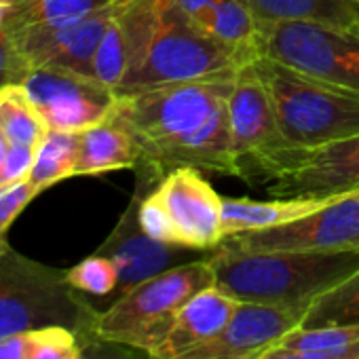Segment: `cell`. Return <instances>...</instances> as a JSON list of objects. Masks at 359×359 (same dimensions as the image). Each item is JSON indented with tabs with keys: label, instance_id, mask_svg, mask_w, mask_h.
I'll return each instance as SVG.
<instances>
[{
	"label": "cell",
	"instance_id": "cell-1",
	"mask_svg": "<svg viewBox=\"0 0 359 359\" xmlns=\"http://www.w3.org/2000/svg\"><path fill=\"white\" fill-rule=\"evenodd\" d=\"M237 76L158 85L118 93L116 116L140 146V165L158 180L191 167L239 177L233 154L229 97Z\"/></svg>",
	"mask_w": 359,
	"mask_h": 359
},
{
	"label": "cell",
	"instance_id": "cell-2",
	"mask_svg": "<svg viewBox=\"0 0 359 359\" xmlns=\"http://www.w3.org/2000/svg\"><path fill=\"white\" fill-rule=\"evenodd\" d=\"M216 285L239 302L306 309L319 294L359 271V250L212 252Z\"/></svg>",
	"mask_w": 359,
	"mask_h": 359
},
{
	"label": "cell",
	"instance_id": "cell-3",
	"mask_svg": "<svg viewBox=\"0 0 359 359\" xmlns=\"http://www.w3.org/2000/svg\"><path fill=\"white\" fill-rule=\"evenodd\" d=\"M292 150H311L359 135V95L306 76L271 57L254 62Z\"/></svg>",
	"mask_w": 359,
	"mask_h": 359
},
{
	"label": "cell",
	"instance_id": "cell-4",
	"mask_svg": "<svg viewBox=\"0 0 359 359\" xmlns=\"http://www.w3.org/2000/svg\"><path fill=\"white\" fill-rule=\"evenodd\" d=\"M100 311L66 279V269L32 260L9 248L0 254V338L66 325L79 334L95 327Z\"/></svg>",
	"mask_w": 359,
	"mask_h": 359
},
{
	"label": "cell",
	"instance_id": "cell-5",
	"mask_svg": "<svg viewBox=\"0 0 359 359\" xmlns=\"http://www.w3.org/2000/svg\"><path fill=\"white\" fill-rule=\"evenodd\" d=\"M216 283L212 252L191 262L171 266L100 311L93 332L100 338L150 351L171 325L175 313L197 292Z\"/></svg>",
	"mask_w": 359,
	"mask_h": 359
},
{
	"label": "cell",
	"instance_id": "cell-6",
	"mask_svg": "<svg viewBox=\"0 0 359 359\" xmlns=\"http://www.w3.org/2000/svg\"><path fill=\"white\" fill-rule=\"evenodd\" d=\"M254 62L256 60L252 55L195 30L184 20H180L165 3L158 30L146 55L123 81L118 93H131L158 85L237 76Z\"/></svg>",
	"mask_w": 359,
	"mask_h": 359
},
{
	"label": "cell",
	"instance_id": "cell-7",
	"mask_svg": "<svg viewBox=\"0 0 359 359\" xmlns=\"http://www.w3.org/2000/svg\"><path fill=\"white\" fill-rule=\"evenodd\" d=\"M229 123L241 180L269 184L287 169L294 150L281 133L273 100L254 64L235 79L229 97Z\"/></svg>",
	"mask_w": 359,
	"mask_h": 359
},
{
	"label": "cell",
	"instance_id": "cell-8",
	"mask_svg": "<svg viewBox=\"0 0 359 359\" xmlns=\"http://www.w3.org/2000/svg\"><path fill=\"white\" fill-rule=\"evenodd\" d=\"M262 57L359 95V26H264Z\"/></svg>",
	"mask_w": 359,
	"mask_h": 359
},
{
	"label": "cell",
	"instance_id": "cell-9",
	"mask_svg": "<svg viewBox=\"0 0 359 359\" xmlns=\"http://www.w3.org/2000/svg\"><path fill=\"white\" fill-rule=\"evenodd\" d=\"M161 180L152 175L150 171L135 167V191L125 208V212L118 216V222L110 231V235L104 239V243L95 250L102 256H108L116 269H118V287L114 292V298L123 296L137 283L171 269L177 264L191 262L195 258H201L210 252H197L182 245L161 243L152 237H148L140 226V203L146 193H150Z\"/></svg>",
	"mask_w": 359,
	"mask_h": 359
},
{
	"label": "cell",
	"instance_id": "cell-10",
	"mask_svg": "<svg viewBox=\"0 0 359 359\" xmlns=\"http://www.w3.org/2000/svg\"><path fill=\"white\" fill-rule=\"evenodd\" d=\"M218 248L233 252L359 250V191L334 197L321 210L283 226L229 237Z\"/></svg>",
	"mask_w": 359,
	"mask_h": 359
},
{
	"label": "cell",
	"instance_id": "cell-11",
	"mask_svg": "<svg viewBox=\"0 0 359 359\" xmlns=\"http://www.w3.org/2000/svg\"><path fill=\"white\" fill-rule=\"evenodd\" d=\"M20 85L47 127L57 131L79 133L108 118L118 104V91L112 87L64 68H34Z\"/></svg>",
	"mask_w": 359,
	"mask_h": 359
},
{
	"label": "cell",
	"instance_id": "cell-12",
	"mask_svg": "<svg viewBox=\"0 0 359 359\" xmlns=\"http://www.w3.org/2000/svg\"><path fill=\"white\" fill-rule=\"evenodd\" d=\"M123 0L81 18L53 20L28 26L13 34L30 68H64L95 76L97 49Z\"/></svg>",
	"mask_w": 359,
	"mask_h": 359
},
{
	"label": "cell",
	"instance_id": "cell-13",
	"mask_svg": "<svg viewBox=\"0 0 359 359\" xmlns=\"http://www.w3.org/2000/svg\"><path fill=\"white\" fill-rule=\"evenodd\" d=\"M154 195L169 216L175 245L214 252L224 241L222 197L203 171L175 169L154 187Z\"/></svg>",
	"mask_w": 359,
	"mask_h": 359
},
{
	"label": "cell",
	"instance_id": "cell-14",
	"mask_svg": "<svg viewBox=\"0 0 359 359\" xmlns=\"http://www.w3.org/2000/svg\"><path fill=\"white\" fill-rule=\"evenodd\" d=\"M266 191L271 197H340L359 191V135L296 150Z\"/></svg>",
	"mask_w": 359,
	"mask_h": 359
},
{
	"label": "cell",
	"instance_id": "cell-15",
	"mask_svg": "<svg viewBox=\"0 0 359 359\" xmlns=\"http://www.w3.org/2000/svg\"><path fill=\"white\" fill-rule=\"evenodd\" d=\"M302 309L241 302L229 325L182 359H256L300 327Z\"/></svg>",
	"mask_w": 359,
	"mask_h": 359
},
{
	"label": "cell",
	"instance_id": "cell-16",
	"mask_svg": "<svg viewBox=\"0 0 359 359\" xmlns=\"http://www.w3.org/2000/svg\"><path fill=\"white\" fill-rule=\"evenodd\" d=\"M165 0H123L95 55L93 74L118 91L146 55L161 22Z\"/></svg>",
	"mask_w": 359,
	"mask_h": 359
},
{
	"label": "cell",
	"instance_id": "cell-17",
	"mask_svg": "<svg viewBox=\"0 0 359 359\" xmlns=\"http://www.w3.org/2000/svg\"><path fill=\"white\" fill-rule=\"evenodd\" d=\"M241 302L216 283L189 298L171 319L163 338L148 351L152 359H182L216 338L233 319Z\"/></svg>",
	"mask_w": 359,
	"mask_h": 359
},
{
	"label": "cell",
	"instance_id": "cell-18",
	"mask_svg": "<svg viewBox=\"0 0 359 359\" xmlns=\"http://www.w3.org/2000/svg\"><path fill=\"white\" fill-rule=\"evenodd\" d=\"M195 30L226 43L254 60L262 57V26L245 0H165Z\"/></svg>",
	"mask_w": 359,
	"mask_h": 359
},
{
	"label": "cell",
	"instance_id": "cell-19",
	"mask_svg": "<svg viewBox=\"0 0 359 359\" xmlns=\"http://www.w3.org/2000/svg\"><path fill=\"white\" fill-rule=\"evenodd\" d=\"M140 146L129 127L112 112L108 118L79 133V161L74 175H102L140 165Z\"/></svg>",
	"mask_w": 359,
	"mask_h": 359
},
{
	"label": "cell",
	"instance_id": "cell-20",
	"mask_svg": "<svg viewBox=\"0 0 359 359\" xmlns=\"http://www.w3.org/2000/svg\"><path fill=\"white\" fill-rule=\"evenodd\" d=\"M334 197H273L269 201H258L248 197H222L224 239L283 226L321 210Z\"/></svg>",
	"mask_w": 359,
	"mask_h": 359
},
{
	"label": "cell",
	"instance_id": "cell-21",
	"mask_svg": "<svg viewBox=\"0 0 359 359\" xmlns=\"http://www.w3.org/2000/svg\"><path fill=\"white\" fill-rule=\"evenodd\" d=\"M258 24H321L336 28L359 26L357 0H245Z\"/></svg>",
	"mask_w": 359,
	"mask_h": 359
},
{
	"label": "cell",
	"instance_id": "cell-22",
	"mask_svg": "<svg viewBox=\"0 0 359 359\" xmlns=\"http://www.w3.org/2000/svg\"><path fill=\"white\" fill-rule=\"evenodd\" d=\"M79 133L57 129H49L45 133L36 148L34 165L28 173L30 184L39 195L62 180L74 175L79 161Z\"/></svg>",
	"mask_w": 359,
	"mask_h": 359
},
{
	"label": "cell",
	"instance_id": "cell-23",
	"mask_svg": "<svg viewBox=\"0 0 359 359\" xmlns=\"http://www.w3.org/2000/svg\"><path fill=\"white\" fill-rule=\"evenodd\" d=\"M0 129L7 135L9 146H24L34 150L49 131L47 123L22 85L0 87Z\"/></svg>",
	"mask_w": 359,
	"mask_h": 359
},
{
	"label": "cell",
	"instance_id": "cell-24",
	"mask_svg": "<svg viewBox=\"0 0 359 359\" xmlns=\"http://www.w3.org/2000/svg\"><path fill=\"white\" fill-rule=\"evenodd\" d=\"M112 3L116 0H7V13L0 26L13 36L28 26L89 15Z\"/></svg>",
	"mask_w": 359,
	"mask_h": 359
},
{
	"label": "cell",
	"instance_id": "cell-25",
	"mask_svg": "<svg viewBox=\"0 0 359 359\" xmlns=\"http://www.w3.org/2000/svg\"><path fill=\"white\" fill-rule=\"evenodd\" d=\"M359 325V271L319 294L302 315L300 327Z\"/></svg>",
	"mask_w": 359,
	"mask_h": 359
},
{
	"label": "cell",
	"instance_id": "cell-26",
	"mask_svg": "<svg viewBox=\"0 0 359 359\" xmlns=\"http://www.w3.org/2000/svg\"><path fill=\"white\" fill-rule=\"evenodd\" d=\"M277 344L304 353L351 355V353H359V325L296 327L290 334H285Z\"/></svg>",
	"mask_w": 359,
	"mask_h": 359
},
{
	"label": "cell",
	"instance_id": "cell-27",
	"mask_svg": "<svg viewBox=\"0 0 359 359\" xmlns=\"http://www.w3.org/2000/svg\"><path fill=\"white\" fill-rule=\"evenodd\" d=\"M83 336L66 325H45L26 332V359H81Z\"/></svg>",
	"mask_w": 359,
	"mask_h": 359
},
{
	"label": "cell",
	"instance_id": "cell-28",
	"mask_svg": "<svg viewBox=\"0 0 359 359\" xmlns=\"http://www.w3.org/2000/svg\"><path fill=\"white\" fill-rule=\"evenodd\" d=\"M66 279L81 294L110 296L118 287V269L108 256L93 252L72 269H66Z\"/></svg>",
	"mask_w": 359,
	"mask_h": 359
},
{
	"label": "cell",
	"instance_id": "cell-29",
	"mask_svg": "<svg viewBox=\"0 0 359 359\" xmlns=\"http://www.w3.org/2000/svg\"><path fill=\"white\" fill-rule=\"evenodd\" d=\"M36 195L39 193L34 191L28 177L20 180V182L0 187V254L11 248L7 241V235H9L13 222L18 220V216L28 208V203Z\"/></svg>",
	"mask_w": 359,
	"mask_h": 359
},
{
	"label": "cell",
	"instance_id": "cell-30",
	"mask_svg": "<svg viewBox=\"0 0 359 359\" xmlns=\"http://www.w3.org/2000/svg\"><path fill=\"white\" fill-rule=\"evenodd\" d=\"M32 72L15 39L0 26V87L20 85Z\"/></svg>",
	"mask_w": 359,
	"mask_h": 359
},
{
	"label": "cell",
	"instance_id": "cell-31",
	"mask_svg": "<svg viewBox=\"0 0 359 359\" xmlns=\"http://www.w3.org/2000/svg\"><path fill=\"white\" fill-rule=\"evenodd\" d=\"M83 357L81 359H152L146 351L100 338L93 330L83 332Z\"/></svg>",
	"mask_w": 359,
	"mask_h": 359
},
{
	"label": "cell",
	"instance_id": "cell-32",
	"mask_svg": "<svg viewBox=\"0 0 359 359\" xmlns=\"http://www.w3.org/2000/svg\"><path fill=\"white\" fill-rule=\"evenodd\" d=\"M36 150L24 148V146H9L7 161H5V173H3V184L20 182V180L28 177L32 165H34Z\"/></svg>",
	"mask_w": 359,
	"mask_h": 359
},
{
	"label": "cell",
	"instance_id": "cell-33",
	"mask_svg": "<svg viewBox=\"0 0 359 359\" xmlns=\"http://www.w3.org/2000/svg\"><path fill=\"white\" fill-rule=\"evenodd\" d=\"M256 359H359V353H351V355H321V353H304V351H294V348H285V346L275 344L273 348L264 351Z\"/></svg>",
	"mask_w": 359,
	"mask_h": 359
},
{
	"label": "cell",
	"instance_id": "cell-34",
	"mask_svg": "<svg viewBox=\"0 0 359 359\" xmlns=\"http://www.w3.org/2000/svg\"><path fill=\"white\" fill-rule=\"evenodd\" d=\"M0 359H26V332L0 338Z\"/></svg>",
	"mask_w": 359,
	"mask_h": 359
},
{
	"label": "cell",
	"instance_id": "cell-35",
	"mask_svg": "<svg viewBox=\"0 0 359 359\" xmlns=\"http://www.w3.org/2000/svg\"><path fill=\"white\" fill-rule=\"evenodd\" d=\"M7 152H9V140L0 129V187H3V173H5V161H7Z\"/></svg>",
	"mask_w": 359,
	"mask_h": 359
},
{
	"label": "cell",
	"instance_id": "cell-36",
	"mask_svg": "<svg viewBox=\"0 0 359 359\" xmlns=\"http://www.w3.org/2000/svg\"><path fill=\"white\" fill-rule=\"evenodd\" d=\"M357 3H359V0H357Z\"/></svg>",
	"mask_w": 359,
	"mask_h": 359
}]
</instances>
